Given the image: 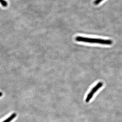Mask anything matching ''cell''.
<instances>
[{"label":"cell","instance_id":"obj_5","mask_svg":"<svg viewBox=\"0 0 122 122\" xmlns=\"http://www.w3.org/2000/svg\"><path fill=\"white\" fill-rule=\"evenodd\" d=\"M103 0H95L94 1V4L95 5H97L99 4L100 2H102Z\"/></svg>","mask_w":122,"mask_h":122},{"label":"cell","instance_id":"obj_1","mask_svg":"<svg viewBox=\"0 0 122 122\" xmlns=\"http://www.w3.org/2000/svg\"><path fill=\"white\" fill-rule=\"evenodd\" d=\"M75 40L77 41L82 42L89 43H96L105 45H111L113 41L111 40H106L97 38H89L82 36H77L75 38Z\"/></svg>","mask_w":122,"mask_h":122},{"label":"cell","instance_id":"obj_3","mask_svg":"<svg viewBox=\"0 0 122 122\" xmlns=\"http://www.w3.org/2000/svg\"><path fill=\"white\" fill-rule=\"evenodd\" d=\"M16 114L15 113L12 114L11 116H10L8 118H7V119L4 120V121L2 122H10L11 121L13 120L16 117Z\"/></svg>","mask_w":122,"mask_h":122},{"label":"cell","instance_id":"obj_2","mask_svg":"<svg viewBox=\"0 0 122 122\" xmlns=\"http://www.w3.org/2000/svg\"><path fill=\"white\" fill-rule=\"evenodd\" d=\"M103 85L102 82H99L94 86L92 89L91 91L89 93L87 94V97L86 99V102H89L90 101L92 98L94 94L96 93L100 88H101Z\"/></svg>","mask_w":122,"mask_h":122},{"label":"cell","instance_id":"obj_4","mask_svg":"<svg viewBox=\"0 0 122 122\" xmlns=\"http://www.w3.org/2000/svg\"><path fill=\"white\" fill-rule=\"evenodd\" d=\"M0 3L4 7H7L8 5V3L5 0H0Z\"/></svg>","mask_w":122,"mask_h":122},{"label":"cell","instance_id":"obj_6","mask_svg":"<svg viewBox=\"0 0 122 122\" xmlns=\"http://www.w3.org/2000/svg\"><path fill=\"white\" fill-rule=\"evenodd\" d=\"M2 93L1 92H0V97L2 96Z\"/></svg>","mask_w":122,"mask_h":122}]
</instances>
